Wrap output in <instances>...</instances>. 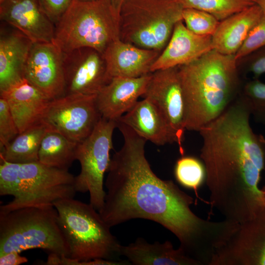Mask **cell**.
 Wrapping results in <instances>:
<instances>
[{
  "instance_id": "cell-25",
  "label": "cell",
  "mask_w": 265,
  "mask_h": 265,
  "mask_svg": "<svg viewBox=\"0 0 265 265\" xmlns=\"http://www.w3.org/2000/svg\"><path fill=\"white\" fill-rule=\"evenodd\" d=\"M77 145L60 133L48 129L40 144L39 161L47 166L69 170L76 160Z\"/></svg>"
},
{
  "instance_id": "cell-19",
  "label": "cell",
  "mask_w": 265,
  "mask_h": 265,
  "mask_svg": "<svg viewBox=\"0 0 265 265\" xmlns=\"http://www.w3.org/2000/svg\"><path fill=\"white\" fill-rule=\"evenodd\" d=\"M0 93L9 106L19 133L40 122L51 100L25 78Z\"/></svg>"
},
{
  "instance_id": "cell-39",
  "label": "cell",
  "mask_w": 265,
  "mask_h": 265,
  "mask_svg": "<svg viewBox=\"0 0 265 265\" xmlns=\"http://www.w3.org/2000/svg\"><path fill=\"white\" fill-rule=\"evenodd\" d=\"M4 0H0V3H1Z\"/></svg>"
},
{
  "instance_id": "cell-13",
  "label": "cell",
  "mask_w": 265,
  "mask_h": 265,
  "mask_svg": "<svg viewBox=\"0 0 265 265\" xmlns=\"http://www.w3.org/2000/svg\"><path fill=\"white\" fill-rule=\"evenodd\" d=\"M65 95H97L110 80L102 53L89 48L64 53Z\"/></svg>"
},
{
  "instance_id": "cell-10",
  "label": "cell",
  "mask_w": 265,
  "mask_h": 265,
  "mask_svg": "<svg viewBox=\"0 0 265 265\" xmlns=\"http://www.w3.org/2000/svg\"><path fill=\"white\" fill-rule=\"evenodd\" d=\"M96 97L70 94L51 100L40 122L79 144L91 133L102 118Z\"/></svg>"
},
{
  "instance_id": "cell-35",
  "label": "cell",
  "mask_w": 265,
  "mask_h": 265,
  "mask_svg": "<svg viewBox=\"0 0 265 265\" xmlns=\"http://www.w3.org/2000/svg\"><path fill=\"white\" fill-rule=\"evenodd\" d=\"M113 8L119 16L122 5L125 0H109Z\"/></svg>"
},
{
  "instance_id": "cell-20",
  "label": "cell",
  "mask_w": 265,
  "mask_h": 265,
  "mask_svg": "<svg viewBox=\"0 0 265 265\" xmlns=\"http://www.w3.org/2000/svg\"><path fill=\"white\" fill-rule=\"evenodd\" d=\"M117 121L127 125L138 135L155 145L173 143L175 140L168 124L159 107L144 98Z\"/></svg>"
},
{
  "instance_id": "cell-33",
  "label": "cell",
  "mask_w": 265,
  "mask_h": 265,
  "mask_svg": "<svg viewBox=\"0 0 265 265\" xmlns=\"http://www.w3.org/2000/svg\"><path fill=\"white\" fill-rule=\"evenodd\" d=\"M74 0H38L40 6L55 25Z\"/></svg>"
},
{
  "instance_id": "cell-7",
  "label": "cell",
  "mask_w": 265,
  "mask_h": 265,
  "mask_svg": "<svg viewBox=\"0 0 265 265\" xmlns=\"http://www.w3.org/2000/svg\"><path fill=\"white\" fill-rule=\"evenodd\" d=\"M53 205L28 206L0 212V255L41 249L69 257Z\"/></svg>"
},
{
  "instance_id": "cell-11",
  "label": "cell",
  "mask_w": 265,
  "mask_h": 265,
  "mask_svg": "<svg viewBox=\"0 0 265 265\" xmlns=\"http://www.w3.org/2000/svg\"><path fill=\"white\" fill-rule=\"evenodd\" d=\"M142 97L151 100L160 109L168 124L180 153L183 155L186 129L184 101L178 67L152 72Z\"/></svg>"
},
{
  "instance_id": "cell-9",
  "label": "cell",
  "mask_w": 265,
  "mask_h": 265,
  "mask_svg": "<svg viewBox=\"0 0 265 265\" xmlns=\"http://www.w3.org/2000/svg\"><path fill=\"white\" fill-rule=\"evenodd\" d=\"M117 126V121L102 117L91 133L76 148V160L80 165V171L75 176L76 191L88 192L90 203L98 211L104 204V176L110 164L112 135Z\"/></svg>"
},
{
  "instance_id": "cell-3",
  "label": "cell",
  "mask_w": 265,
  "mask_h": 265,
  "mask_svg": "<svg viewBox=\"0 0 265 265\" xmlns=\"http://www.w3.org/2000/svg\"><path fill=\"white\" fill-rule=\"evenodd\" d=\"M178 68L187 130L198 132L219 116L240 93L235 55L212 50Z\"/></svg>"
},
{
  "instance_id": "cell-6",
  "label": "cell",
  "mask_w": 265,
  "mask_h": 265,
  "mask_svg": "<svg viewBox=\"0 0 265 265\" xmlns=\"http://www.w3.org/2000/svg\"><path fill=\"white\" fill-rule=\"evenodd\" d=\"M55 26L53 42L64 53L89 48L103 54L120 39L119 16L109 0H74Z\"/></svg>"
},
{
  "instance_id": "cell-29",
  "label": "cell",
  "mask_w": 265,
  "mask_h": 265,
  "mask_svg": "<svg viewBox=\"0 0 265 265\" xmlns=\"http://www.w3.org/2000/svg\"><path fill=\"white\" fill-rule=\"evenodd\" d=\"M182 18L189 30L196 34L203 36H212L220 22L212 14L193 8H184Z\"/></svg>"
},
{
  "instance_id": "cell-17",
  "label": "cell",
  "mask_w": 265,
  "mask_h": 265,
  "mask_svg": "<svg viewBox=\"0 0 265 265\" xmlns=\"http://www.w3.org/2000/svg\"><path fill=\"white\" fill-rule=\"evenodd\" d=\"M151 76V73L138 78H112L96 97L102 117L117 121L143 96Z\"/></svg>"
},
{
  "instance_id": "cell-21",
  "label": "cell",
  "mask_w": 265,
  "mask_h": 265,
  "mask_svg": "<svg viewBox=\"0 0 265 265\" xmlns=\"http://www.w3.org/2000/svg\"><path fill=\"white\" fill-rule=\"evenodd\" d=\"M264 14L256 4L220 21L212 35V50L235 55L252 28Z\"/></svg>"
},
{
  "instance_id": "cell-34",
  "label": "cell",
  "mask_w": 265,
  "mask_h": 265,
  "mask_svg": "<svg viewBox=\"0 0 265 265\" xmlns=\"http://www.w3.org/2000/svg\"><path fill=\"white\" fill-rule=\"evenodd\" d=\"M20 254L18 252L12 251L0 255V265H19L27 263L28 259Z\"/></svg>"
},
{
  "instance_id": "cell-2",
  "label": "cell",
  "mask_w": 265,
  "mask_h": 265,
  "mask_svg": "<svg viewBox=\"0 0 265 265\" xmlns=\"http://www.w3.org/2000/svg\"><path fill=\"white\" fill-rule=\"evenodd\" d=\"M251 115L239 94L219 116L198 131L211 206L225 219L239 224L265 206L259 187L265 166V138L253 131Z\"/></svg>"
},
{
  "instance_id": "cell-16",
  "label": "cell",
  "mask_w": 265,
  "mask_h": 265,
  "mask_svg": "<svg viewBox=\"0 0 265 265\" xmlns=\"http://www.w3.org/2000/svg\"><path fill=\"white\" fill-rule=\"evenodd\" d=\"M212 50V36L196 34L181 20L175 25L167 45L152 65L151 72L188 64Z\"/></svg>"
},
{
  "instance_id": "cell-23",
  "label": "cell",
  "mask_w": 265,
  "mask_h": 265,
  "mask_svg": "<svg viewBox=\"0 0 265 265\" xmlns=\"http://www.w3.org/2000/svg\"><path fill=\"white\" fill-rule=\"evenodd\" d=\"M33 42L21 32L1 30L0 92L24 78V72Z\"/></svg>"
},
{
  "instance_id": "cell-37",
  "label": "cell",
  "mask_w": 265,
  "mask_h": 265,
  "mask_svg": "<svg viewBox=\"0 0 265 265\" xmlns=\"http://www.w3.org/2000/svg\"><path fill=\"white\" fill-rule=\"evenodd\" d=\"M261 190H262V193L264 203L265 206V186H264L262 188H261Z\"/></svg>"
},
{
  "instance_id": "cell-31",
  "label": "cell",
  "mask_w": 265,
  "mask_h": 265,
  "mask_svg": "<svg viewBox=\"0 0 265 265\" xmlns=\"http://www.w3.org/2000/svg\"><path fill=\"white\" fill-rule=\"evenodd\" d=\"M19 130L6 101L0 98V148L5 147L18 134Z\"/></svg>"
},
{
  "instance_id": "cell-38",
  "label": "cell",
  "mask_w": 265,
  "mask_h": 265,
  "mask_svg": "<svg viewBox=\"0 0 265 265\" xmlns=\"http://www.w3.org/2000/svg\"><path fill=\"white\" fill-rule=\"evenodd\" d=\"M80 1H92V0H79Z\"/></svg>"
},
{
  "instance_id": "cell-18",
  "label": "cell",
  "mask_w": 265,
  "mask_h": 265,
  "mask_svg": "<svg viewBox=\"0 0 265 265\" xmlns=\"http://www.w3.org/2000/svg\"><path fill=\"white\" fill-rule=\"evenodd\" d=\"M161 52L139 48L118 39L102 54L107 74L116 77L138 78L151 73V68Z\"/></svg>"
},
{
  "instance_id": "cell-4",
  "label": "cell",
  "mask_w": 265,
  "mask_h": 265,
  "mask_svg": "<svg viewBox=\"0 0 265 265\" xmlns=\"http://www.w3.org/2000/svg\"><path fill=\"white\" fill-rule=\"evenodd\" d=\"M75 176L69 170L35 161L17 163L0 160V195L13 199L0 206V212L34 206L53 205L58 200L74 198Z\"/></svg>"
},
{
  "instance_id": "cell-26",
  "label": "cell",
  "mask_w": 265,
  "mask_h": 265,
  "mask_svg": "<svg viewBox=\"0 0 265 265\" xmlns=\"http://www.w3.org/2000/svg\"><path fill=\"white\" fill-rule=\"evenodd\" d=\"M184 8L207 12L221 21L255 4L251 0H177Z\"/></svg>"
},
{
  "instance_id": "cell-28",
  "label": "cell",
  "mask_w": 265,
  "mask_h": 265,
  "mask_svg": "<svg viewBox=\"0 0 265 265\" xmlns=\"http://www.w3.org/2000/svg\"><path fill=\"white\" fill-rule=\"evenodd\" d=\"M240 94L246 101L254 119L265 125V83L253 79L245 83Z\"/></svg>"
},
{
  "instance_id": "cell-27",
  "label": "cell",
  "mask_w": 265,
  "mask_h": 265,
  "mask_svg": "<svg viewBox=\"0 0 265 265\" xmlns=\"http://www.w3.org/2000/svg\"><path fill=\"white\" fill-rule=\"evenodd\" d=\"M175 178L183 186L196 191L206 178L202 161L192 156H183L177 161L174 169Z\"/></svg>"
},
{
  "instance_id": "cell-5",
  "label": "cell",
  "mask_w": 265,
  "mask_h": 265,
  "mask_svg": "<svg viewBox=\"0 0 265 265\" xmlns=\"http://www.w3.org/2000/svg\"><path fill=\"white\" fill-rule=\"evenodd\" d=\"M58 222L69 250V257L81 261H119L120 244L110 227L90 204L74 198L53 203Z\"/></svg>"
},
{
  "instance_id": "cell-15",
  "label": "cell",
  "mask_w": 265,
  "mask_h": 265,
  "mask_svg": "<svg viewBox=\"0 0 265 265\" xmlns=\"http://www.w3.org/2000/svg\"><path fill=\"white\" fill-rule=\"evenodd\" d=\"M0 19L33 43L53 41L55 25L38 0H4L0 3Z\"/></svg>"
},
{
  "instance_id": "cell-30",
  "label": "cell",
  "mask_w": 265,
  "mask_h": 265,
  "mask_svg": "<svg viewBox=\"0 0 265 265\" xmlns=\"http://www.w3.org/2000/svg\"><path fill=\"white\" fill-rule=\"evenodd\" d=\"M265 46V15L252 28L235 55L237 61Z\"/></svg>"
},
{
  "instance_id": "cell-24",
  "label": "cell",
  "mask_w": 265,
  "mask_h": 265,
  "mask_svg": "<svg viewBox=\"0 0 265 265\" xmlns=\"http://www.w3.org/2000/svg\"><path fill=\"white\" fill-rule=\"evenodd\" d=\"M48 128L41 122L19 133L0 150V160L17 163L38 161L42 140Z\"/></svg>"
},
{
  "instance_id": "cell-32",
  "label": "cell",
  "mask_w": 265,
  "mask_h": 265,
  "mask_svg": "<svg viewBox=\"0 0 265 265\" xmlns=\"http://www.w3.org/2000/svg\"><path fill=\"white\" fill-rule=\"evenodd\" d=\"M238 68L250 73L253 79H259L265 74V46L237 61Z\"/></svg>"
},
{
  "instance_id": "cell-22",
  "label": "cell",
  "mask_w": 265,
  "mask_h": 265,
  "mask_svg": "<svg viewBox=\"0 0 265 265\" xmlns=\"http://www.w3.org/2000/svg\"><path fill=\"white\" fill-rule=\"evenodd\" d=\"M120 254L135 265H201L181 248L175 249L168 240L150 243L138 238L128 245L121 244Z\"/></svg>"
},
{
  "instance_id": "cell-8",
  "label": "cell",
  "mask_w": 265,
  "mask_h": 265,
  "mask_svg": "<svg viewBox=\"0 0 265 265\" xmlns=\"http://www.w3.org/2000/svg\"><path fill=\"white\" fill-rule=\"evenodd\" d=\"M184 8L177 0H125L119 14L120 39L162 52Z\"/></svg>"
},
{
  "instance_id": "cell-1",
  "label": "cell",
  "mask_w": 265,
  "mask_h": 265,
  "mask_svg": "<svg viewBox=\"0 0 265 265\" xmlns=\"http://www.w3.org/2000/svg\"><path fill=\"white\" fill-rule=\"evenodd\" d=\"M117 128L124 143L107 171L104 204L98 211L103 219L110 228L135 218L153 221L172 232L188 256L208 259L225 236L226 222L196 215L190 209L193 198L152 170L145 156L147 140L120 121Z\"/></svg>"
},
{
  "instance_id": "cell-14",
  "label": "cell",
  "mask_w": 265,
  "mask_h": 265,
  "mask_svg": "<svg viewBox=\"0 0 265 265\" xmlns=\"http://www.w3.org/2000/svg\"><path fill=\"white\" fill-rule=\"evenodd\" d=\"M64 53L53 42L34 43L24 72V78L50 100L65 95Z\"/></svg>"
},
{
  "instance_id": "cell-36",
  "label": "cell",
  "mask_w": 265,
  "mask_h": 265,
  "mask_svg": "<svg viewBox=\"0 0 265 265\" xmlns=\"http://www.w3.org/2000/svg\"><path fill=\"white\" fill-rule=\"evenodd\" d=\"M255 4L258 5L265 15V0H251Z\"/></svg>"
},
{
  "instance_id": "cell-12",
  "label": "cell",
  "mask_w": 265,
  "mask_h": 265,
  "mask_svg": "<svg viewBox=\"0 0 265 265\" xmlns=\"http://www.w3.org/2000/svg\"><path fill=\"white\" fill-rule=\"evenodd\" d=\"M210 265H265V206L239 224Z\"/></svg>"
}]
</instances>
